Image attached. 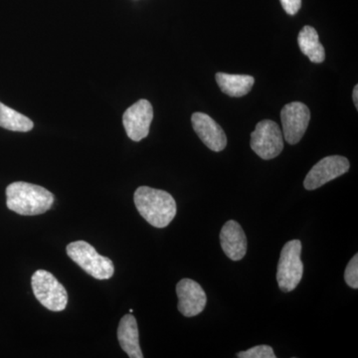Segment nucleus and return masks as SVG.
<instances>
[{"mask_svg":"<svg viewBox=\"0 0 358 358\" xmlns=\"http://www.w3.org/2000/svg\"><path fill=\"white\" fill-rule=\"evenodd\" d=\"M33 293L43 307L51 312H62L68 303L65 287L45 270H38L32 275Z\"/></svg>","mask_w":358,"mask_h":358,"instance_id":"5","label":"nucleus"},{"mask_svg":"<svg viewBox=\"0 0 358 358\" xmlns=\"http://www.w3.org/2000/svg\"><path fill=\"white\" fill-rule=\"evenodd\" d=\"M350 162L341 155H331L320 160L306 176L303 186L307 190H315L348 173Z\"/></svg>","mask_w":358,"mask_h":358,"instance_id":"7","label":"nucleus"},{"mask_svg":"<svg viewBox=\"0 0 358 358\" xmlns=\"http://www.w3.org/2000/svg\"><path fill=\"white\" fill-rule=\"evenodd\" d=\"M345 280L346 284L352 289H358V255L355 254V257L350 261L346 266L345 272Z\"/></svg>","mask_w":358,"mask_h":358,"instance_id":"18","label":"nucleus"},{"mask_svg":"<svg viewBox=\"0 0 358 358\" xmlns=\"http://www.w3.org/2000/svg\"><path fill=\"white\" fill-rule=\"evenodd\" d=\"M282 134L289 145H296L303 138L310 124V112L305 103H287L281 112Z\"/></svg>","mask_w":358,"mask_h":358,"instance_id":"8","label":"nucleus"},{"mask_svg":"<svg viewBox=\"0 0 358 358\" xmlns=\"http://www.w3.org/2000/svg\"><path fill=\"white\" fill-rule=\"evenodd\" d=\"M284 10L289 15H294L299 13L301 7V0H280Z\"/></svg>","mask_w":358,"mask_h":358,"instance_id":"19","label":"nucleus"},{"mask_svg":"<svg viewBox=\"0 0 358 358\" xmlns=\"http://www.w3.org/2000/svg\"><path fill=\"white\" fill-rule=\"evenodd\" d=\"M216 82L224 94L233 98H239L250 93L255 79L249 75H231L217 73Z\"/></svg>","mask_w":358,"mask_h":358,"instance_id":"14","label":"nucleus"},{"mask_svg":"<svg viewBox=\"0 0 358 358\" xmlns=\"http://www.w3.org/2000/svg\"><path fill=\"white\" fill-rule=\"evenodd\" d=\"M221 247L225 255L232 261H240L247 253V237L241 225L234 220L224 224L220 232Z\"/></svg>","mask_w":358,"mask_h":358,"instance_id":"12","label":"nucleus"},{"mask_svg":"<svg viewBox=\"0 0 358 358\" xmlns=\"http://www.w3.org/2000/svg\"><path fill=\"white\" fill-rule=\"evenodd\" d=\"M154 119L152 103L140 100L124 112L122 124L131 141H140L150 134V124Z\"/></svg>","mask_w":358,"mask_h":358,"instance_id":"9","label":"nucleus"},{"mask_svg":"<svg viewBox=\"0 0 358 358\" xmlns=\"http://www.w3.org/2000/svg\"><path fill=\"white\" fill-rule=\"evenodd\" d=\"M67 254L85 272L96 280H108L115 273L114 263L108 257L100 255L92 245L85 241L72 242Z\"/></svg>","mask_w":358,"mask_h":358,"instance_id":"3","label":"nucleus"},{"mask_svg":"<svg viewBox=\"0 0 358 358\" xmlns=\"http://www.w3.org/2000/svg\"><path fill=\"white\" fill-rule=\"evenodd\" d=\"M192 122L195 133L209 150L222 152L227 145V136L217 122L204 113H194Z\"/></svg>","mask_w":358,"mask_h":358,"instance_id":"11","label":"nucleus"},{"mask_svg":"<svg viewBox=\"0 0 358 358\" xmlns=\"http://www.w3.org/2000/svg\"><path fill=\"white\" fill-rule=\"evenodd\" d=\"M178 298V310L186 317H196L203 312L207 298L204 289L199 282L190 279H182L176 286Z\"/></svg>","mask_w":358,"mask_h":358,"instance_id":"10","label":"nucleus"},{"mask_svg":"<svg viewBox=\"0 0 358 358\" xmlns=\"http://www.w3.org/2000/svg\"><path fill=\"white\" fill-rule=\"evenodd\" d=\"M134 200L141 217L155 228L166 227L176 217V200L164 190L141 186L134 192Z\"/></svg>","mask_w":358,"mask_h":358,"instance_id":"1","label":"nucleus"},{"mask_svg":"<svg viewBox=\"0 0 358 358\" xmlns=\"http://www.w3.org/2000/svg\"><path fill=\"white\" fill-rule=\"evenodd\" d=\"M250 145L261 159L268 160L277 157L284 150V140L279 124L271 120L259 122L255 131L251 134Z\"/></svg>","mask_w":358,"mask_h":358,"instance_id":"6","label":"nucleus"},{"mask_svg":"<svg viewBox=\"0 0 358 358\" xmlns=\"http://www.w3.org/2000/svg\"><path fill=\"white\" fill-rule=\"evenodd\" d=\"M53 203L54 195L42 186L23 181L7 186V207L20 215H40L48 211Z\"/></svg>","mask_w":358,"mask_h":358,"instance_id":"2","label":"nucleus"},{"mask_svg":"<svg viewBox=\"0 0 358 358\" xmlns=\"http://www.w3.org/2000/svg\"><path fill=\"white\" fill-rule=\"evenodd\" d=\"M299 47L310 62L320 64L326 59L324 46L320 42L317 30L310 25H306L299 33Z\"/></svg>","mask_w":358,"mask_h":358,"instance_id":"15","label":"nucleus"},{"mask_svg":"<svg viewBox=\"0 0 358 358\" xmlns=\"http://www.w3.org/2000/svg\"><path fill=\"white\" fill-rule=\"evenodd\" d=\"M129 313H134V310H131H131H129Z\"/></svg>","mask_w":358,"mask_h":358,"instance_id":"21","label":"nucleus"},{"mask_svg":"<svg viewBox=\"0 0 358 358\" xmlns=\"http://www.w3.org/2000/svg\"><path fill=\"white\" fill-rule=\"evenodd\" d=\"M239 358H275L274 350L268 345H258L250 348L246 352L237 353Z\"/></svg>","mask_w":358,"mask_h":358,"instance_id":"17","label":"nucleus"},{"mask_svg":"<svg viewBox=\"0 0 358 358\" xmlns=\"http://www.w3.org/2000/svg\"><path fill=\"white\" fill-rule=\"evenodd\" d=\"M33 126L34 124L29 117L0 102V127L1 128L8 131L26 133L31 131Z\"/></svg>","mask_w":358,"mask_h":358,"instance_id":"16","label":"nucleus"},{"mask_svg":"<svg viewBox=\"0 0 358 358\" xmlns=\"http://www.w3.org/2000/svg\"><path fill=\"white\" fill-rule=\"evenodd\" d=\"M117 339L120 345L129 357L143 358L140 341H138V327L136 317L133 315H126L122 317L117 327Z\"/></svg>","mask_w":358,"mask_h":358,"instance_id":"13","label":"nucleus"},{"mask_svg":"<svg viewBox=\"0 0 358 358\" xmlns=\"http://www.w3.org/2000/svg\"><path fill=\"white\" fill-rule=\"evenodd\" d=\"M352 98H353V103H355V108H357V110H358V86H357V85H355V89H353Z\"/></svg>","mask_w":358,"mask_h":358,"instance_id":"20","label":"nucleus"},{"mask_svg":"<svg viewBox=\"0 0 358 358\" xmlns=\"http://www.w3.org/2000/svg\"><path fill=\"white\" fill-rule=\"evenodd\" d=\"M300 240H292L282 247L277 268V281L284 293L294 291L301 281L303 264L301 260Z\"/></svg>","mask_w":358,"mask_h":358,"instance_id":"4","label":"nucleus"}]
</instances>
